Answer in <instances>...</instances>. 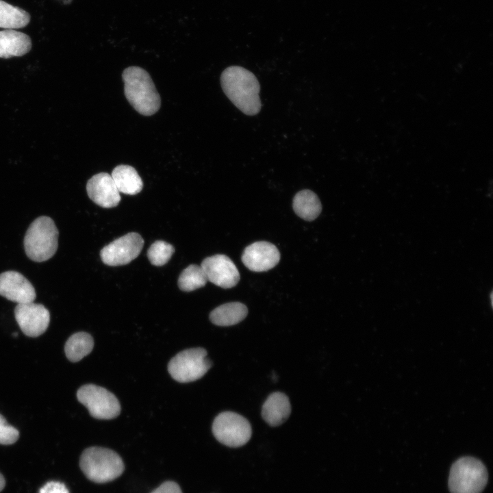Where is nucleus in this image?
<instances>
[{"label":"nucleus","mask_w":493,"mask_h":493,"mask_svg":"<svg viewBox=\"0 0 493 493\" xmlns=\"http://www.w3.org/2000/svg\"><path fill=\"white\" fill-rule=\"evenodd\" d=\"M220 84L225 95L244 114L252 116L260 111V86L253 73L239 66H229L221 74Z\"/></svg>","instance_id":"f257e3e1"},{"label":"nucleus","mask_w":493,"mask_h":493,"mask_svg":"<svg viewBox=\"0 0 493 493\" xmlns=\"http://www.w3.org/2000/svg\"><path fill=\"white\" fill-rule=\"evenodd\" d=\"M124 92L131 106L140 114L151 116L160 108V97L149 74L138 66H130L123 75Z\"/></svg>","instance_id":"f03ea898"},{"label":"nucleus","mask_w":493,"mask_h":493,"mask_svg":"<svg viewBox=\"0 0 493 493\" xmlns=\"http://www.w3.org/2000/svg\"><path fill=\"white\" fill-rule=\"evenodd\" d=\"M79 466L89 480L99 483L114 480L125 469L122 459L116 452L99 446L85 449L80 457Z\"/></svg>","instance_id":"7ed1b4c3"},{"label":"nucleus","mask_w":493,"mask_h":493,"mask_svg":"<svg viewBox=\"0 0 493 493\" xmlns=\"http://www.w3.org/2000/svg\"><path fill=\"white\" fill-rule=\"evenodd\" d=\"M58 231L53 220L45 216L35 219L24 238L27 257L36 262L48 260L55 253L58 246Z\"/></svg>","instance_id":"20e7f679"},{"label":"nucleus","mask_w":493,"mask_h":493,"mask_svg":"<svg viewBox=\"0 0 493 493\" xmlns=\"http://www.w3.org/2000/svg\"><path fill=\"white\" fill-rule=\"evenodd\" d=\"M487 482V469L475 457H463L451 468L448 487L451 493H481Z\"/></svg>","instance_id":"39448f33"},{"label":"nucleus","mask_w":493,"mask_h":493,"mask_svg":"<svg viewBox=\"0 0 493 493\" xmlns=\"http://www.w3.org/2000/svg\"><path fill=\"white\" fill-rule=\"evenodd\" d=\"M203 348L184 350L173 357L168 364L170 376L180 383L194 381L201 378L211 368L212 362Z\"/></svg>","instance_id":"423d86ee"},{"label":"nucleus","mask_w":493,"mask_h":493,"mask_svg":"<svg viewBox=\"0 0 493 493\" xmlns=\"http://www.w3.org/2000/svg\"><path fill=\"white\" fill-rule=\"evenodd\" d=\"M212 433L221 444L236 448L249 442L252 430L249 422L242 416L232 412H224L214 420Z\"/></svg>","instance_id":"0eeeda50"},{"label":"nucleus","mask_w":493,"mask_h":493,"mask_svg":"<svg viewBox=\"0 0 493 493\" xmlns=\"http://www.w3.org/2000/svg\"><path fill=\"white\" fill-rule=\"evenodd\" d=\"M77 397L87 407L91 416L97 419H112L121 412L117 398L103 387L94 384L84 385L77 390Z\"/></svg>","instance_id":"6e6552de"},{"label":"nucleus","mask_w":493,"mask_h":493,"mask_svg":"<svg viewBox=\"0 0 493 493\" xmlns=\"http://www.w3.org/2000/svg\"><path fill=\"white\" fill-rule=\"evenodd\" d=\"M144 240L136 232L127 233L104 246L100 252L102 262L108 266L125 265L140 253Z\"/></svg>","instance_id":"1a4fd4ad"},{"label":"nucleus","mask_w":493,"mask_h":493,"mask_svg":"<svg viewBox=\"0 0 493 493\" xmlns=\"http://www.w3.org/2000/svg\"><path fill=\"white\" fill-rule=\"evenodd\" d=\"M207 281L222 288L234 287L240 280V273L234 263L225 255L205 258L201 265Z\"/></svg>","instance_id":"9d476101"},{"label":"nucleus","mask_w":493,"mask_h":493,"mask_svg":"<svg viewBox=\"0 0 493 493\" xmlns=\"http://www.w3.org/2000/svg\"><path fill=\"white\" fill-rule=\"evenodd\" d=\"M14 316L21 331L29 337L40 336L49 325V312L41 304L33 302L18 304Z\"/></svg>","instance_id":"9b49d317"},{"label":"nucleus","mask_w":493,"mask_h":493,"mask_svg":"<svg viewBox=\"0 0 493 493\" xmlns=\"http://www.w3.org/2000/svg\"><path fill=\"white\" fill-rule=\"evenodd\" d=\"M280 260L277 248L270 242L260 241L246 246L242 255L245 266L254 272H263L275 267Z\"/></svg>","instance_id":"f8f14e48"},{"label":"nucleus","mask_w":493,"mask_h":493,"mask_svg":"<svg viewBox=\"0 0 493 493\" xmlns=\"http://www.w3.org/2000/svg\"><path fill=\"white\" fill-rule=\"evenodd\" d=\"M0 295L18 304L33 302L36 292L30 281L14 270L0 274Z\"/></svg>","instance_id":"ddd939ff"},{"label":"nucleus","mask_w":493,"mask_h":493,"mask_svg":"<svg viewBox=\"0 0 493 493\" xmlns=\"http://www.w3.org/2000/svg\"><path fill=\"white\" fill-rule=\"evenodd\" d=\"M86 190L90 199L102 207H116L121 199L111 175L107 173L93 175L87 182Z\"/></svg>","instance_id":"4468645a"},{"label":"nucleus","mask_w":493,"mask_h":493,"mask_svg":"<svg viewBox=\"0 0 493 493\" xmlns=\"http://www.w3.org/2000/svg\"><path fill=\"white\" fill-rule=\"evenodd\" d=\"M291 413L288 397L283 393L276 392L270 394L263 404L262 416L271 427L283 424Z\"/></svg>","instance_id":"2eb2a0df"},{"label":"nucleus","mask_w":493,"mask_h":493,"mask_svg":"<svg viewBox=\"0 0 493 493\" xmlns=\"http://www.w3.org/2000/svg\"><path fill=\"white\" fill-rule=\"evenodd\" d=\"M31 48L29 36L14 29L0 31V58L22 56Z\"/></svg>","instance_id":"dca6fc26"},{"label":"nucleus","mask_w":493,"mask_h":493,"mask_svg":"<svg viewBox=\"0 0 493 493\" xmlns=\"http://www.w3.org/2000/svg\"><path fill=\"white\" fill-rule=\"evenodd\" d=\"M111 176L119 192L134 195L139 193L143 188L142 179L136 170L131 166H116Z\"/></svg>","instance_id":"f3484780"},{"label":"nucleus","mask_w":493,"mask_h":493,"mask_svg":"<svg viewBox=\"0 0 493 493\" xmlns=\"http://www.w3.org/2000/svg\"><path fill=\"white\" fill-rule=\"evenodd\" d=\"M248 309L240 302H231L215 308L210 314V321L218 326H231L241 322L246 316Z\"/></svg>","instance_id":"a211bd4d"},{"label":"nucleus","mask_w":493,"mask_h":493,"mask_svg":"<svg viewBox=\"0 0 493 493\" xmlns=\"http://www.w3.org/2000/svg\"><path fill=\"white\" fill-rule=\"evenodd\" d=\"M293 210L301 218L311 221L321 212L322 205L318 196L309 190H303L293 199Z\"/></svg>","instance_id":"6ab92c4d"},{"label":"nucleus","mask_w":493,"mask_h":493,"mask_svg":"<svg viewBox=\"0 0 493 493\" xmlns=\"http://www.w3.org/2000/svg\"><path fill=\"white\" fill-rule=\"evenodd\" d=\"M94 341L92 336L86 332H77L67 340L64 351L67 358L73 362H79L92 350Z\"/></svg>","instance_id":"aec40b11"},{"label":"nucleus","mask_w":493,"mask_h":493,"mask_svg":"<svg viewBox=\"0 0 493 493\" xmlns=\"http://www.w3.org/2000/svg\"><path fill=\"white\" fill-rule=\"evenodd\" d=\"M30 15L24 10L0 0V27L6 29H18L26 26Z\"/></svg>","instance_id":"412c9836"},{"label":"nucleus","mask_w":493,"mask_h":493,"mask_svg":"<svg viewBox=\"0 0 493 493\" xmlns=\"http://www.w3.org/2000/svg\"><path fill=\"white\" fill-rule=\"evenodd\" d=\"M207 280L201 266L191 264L186 268L178 279V286L184 292H190L203 287Z\"/></svg>","instance_id":"4be33fe9"},{"label":"nucleus","mask_w":493,"mask_h":493,"mask_svg":"<svg viewBox=\"0 0 493 493\" xmlns=\"http://www.w3.org/2000/svg\"><path fill=\"white\" fill-rule=\"evenodd\" d=\"M175 252L174 247L169 243L157 240L153 242L147 251V257L150 262L156 266L166 264Z\"/></svg>","instance_id":"5701e85b"},{"label":"nucleus","mask_w":493,"mask_h":493,"mask_svg":"<svg viewBox=\"0 0 493 493\" xmlns=\"http://www.w3.org/2000/svg\"><path fill=\"white\" fill-rule=\"evenodd\" d=\"M18 431L9 425L4 417L0 414V444H12L18 440Z\"/></svg>","instance_id":"b1692460"},{"label":"nucleus","mask_w":493,"mask_h":493,"mask_svg":"<svg viewBox=\"0 0 493 493\" xmlns=\"http://www.w3.org/2000/svg\"><path fill=\"white\" fill-rule=\"evenodd\" d=\"M39 493H69V492L64 483L49 481L40 489Z\"/></svg>","instance_id":"393cba45"},{"label":"nucleus","mask_w":493,"mask_h":493,"mask_svg":"<svg viewBox=\"0 0 493 493\" xmlns=\"http://www.w3.org/2000/svg\"><path fill=\"white\" fill-rule=\"evenodd\" d=\"M151 493H182L179 485L174 481H166Z\"/></svg>","instance_id":"a878e982"},{"label":"nucleus","mask_w":493,"mask_h":493,"mask_svg":"<svg viewBox=\"0 0 493 493\" xmlns=\"http://www.w3.org/2000/svg\"><path fill=\"white\" fill-rule=\"evenodd\" d=\"M5 486V479L3 475L0 473V492L3 489Z\"/></svg>","instance_id":"bb28decb"},{"label":"nucleus","mask_w":493,"mask_h":493,"mask_svg":"<svg viewBox=\"0 0 493 493\" xmlns=\"http://www.w3.org/2000/svg\"><path fill=\"white\" fill-rule=\"evenodd\" d=\"M12 336H18V333H14L12 334Z\"/></svg>","instance_id":"cd10ccee"}]
</instances>
